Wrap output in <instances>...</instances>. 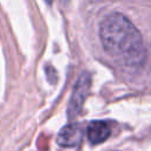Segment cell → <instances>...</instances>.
Instances as JSON below:
<instances>
[{"instance_id":"1","label":"cell","mask_w":151,"mask_h":151,"mask_svg":"<svg viewBox=\"0 0 151 151\" xmlns=\"http://www.w3.org/2000/svg\"><path fill=\"white\" fill-rule=\"evenodd\" d=\"M99 37L104 50L129 66L143 65L145 47L137 27L123 14L110 13L100 22Z\"/></svg>"},{"instance_id":"2","label":"cell","mask_w":151,"mask_h":151,"mask_svg":"<svg viewBox=\"0 0 151 151\" xmlns=\"http://www.w3.org/2000/svg\"><path fill=\"white\" fill-rule=\"evenodd\" d=\"M83 137L84 130L79 124H68L59 131L57 143L63 147H76L81 143Z\"/></svg>"},{"instance_id":"3","label":"cell","mask_w":151,"mask_h":151,"mask_svg":"<svg viewBox=\"0 0 151 151\" xmlns=\"http://www.w3.org/2000/svg\"><path fill=\"white\" fill-rule=\"evenodd\" d=\"M90 88V77L87 74H83L77 85L74 86V91L72 93L71 97V101H70V106H68V116L70 117H74L78 114V112L80 111L84 99L86 97V93Z\"/></svg>"},{"instance_id":"4","label":"cell","mask_w":151,"mask_h":151,"mask_svg":"<svg viewBox=\"0 0 151 151\" xmlns=\"http://www.w3.org/2000/svg\"><path fill=\"white\" fill-rule=\"evenodd\" d=\"M86 133H87V138H88L90 143L96 145V144H100V143L105 142L110 137L111 127H110L109 123H106L104 120H94L88 124Z\"/></svg>"},{"instance_id":"5","label":"cell","mask_w":151,"mask_h":151,"mask_svg":"<svg viewBox=\"0 0 151 151\" xmlns=\"http://www.w3.org/2000/svg\"><path fill=\"white\" fill-rule=\"evenodd\" d=\"M63 1H66V2H67V1H68V0H63Z\"/></svg>"}]
</instances>
